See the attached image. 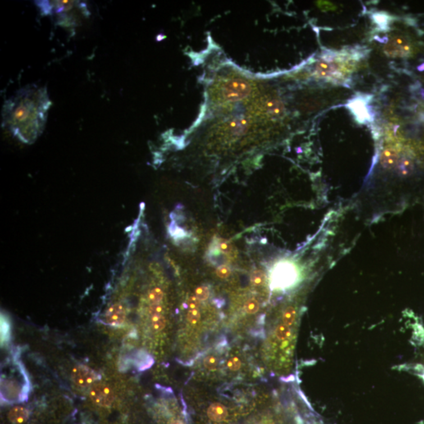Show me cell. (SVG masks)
Returning <instances> with one entry per match:
<instances>
[{
  "instance_id": "18",
  "label": "cell",
  "mask_w": 424,
  "mask_h": 424,
  "mask_svg": "<svg viewBox=\"0 0 424 424\" xmlns=\"http://www.w3.org/2000/svg\"><path fill=\"white\" fill-rule=\"evenodd\" d=\"M244 310L249 314H254V313L258 312V310H259V303L255 298L249 299L244 304Z\"/></svg>"
},
{
  "instance_id": "27",
  "label": "cell",
  "mask_w": 424,
  "mask_h": 424,
  "mask_svg": "<svg viewBox=\"0 0 424 424\" xmlns=\"http://www.w3.org/2000/svg\"><path fill=\"white\" fill-rule=\"evenodd\" d=\"M162 312L163 307L160 303H158V304H151L150 308H149V313H150L151 316L161 314Z\"/></svg>"
},
{
  "instance_id": "24",
  "label": "cell",
  "mask_w": 424,
  "mask_h": 424,
  "mask_svg": "<svg viewBox=\"0 0 424 424\" xmlns=\"http://www.w3.org/2000/svg\"><path fill=\"white\" fill-rule=\"evenodd\" d=\"M227 366L232 371H238L241 367V362L238 357H232L228 361Z\"/></svg>"
},
{
  "instance_id": "12",
  "label": "cell",
  "mask_w": 424,
  "mask_h": 424,
  "mask_svg": "<svg viewBox=\"0 0 424 424\" xmlns=\"http://www.w3.org/2000/svg\"><path fill=\"white\" fill-rule=\"evenodd\" d=\"M29 411L24 407H15L9 412L8 419L15 424H21L29 418Z\"/></svg>"
},
{
  "instance_id": "16",
  "label": "cell",
  "mask_w": 424,
  "mask_h": 424,
  "mask_svg": "<svg viewBox=\"0 0 424 424\" xmlns=\"http://www.w3.org/2000/svg\"><path fill=\"white\" fill-rule=\"evenodd\" d=\"M152 325L156 331H161L166 325V319L162 314L152 316Z\"/></svg>"
},
{
  "instance_id": "5",
  "label": "cell",
  "mask_w": 424,
  "mask_h": 424,
  "mask_svg": "<svg viewBox=\"0 0 424 424\" xmlns=\"http://www.w3.org/2000/svg\"><path fill=\"white\" fill-rule=\"evenodd\" d=\"M90 397L94 403L101 406H110L114 400L112 389L104 384H97L92 387Z\"/></svg>"
},
{
  "instance_id": "20",
  "label": "cell",
  "mask_w": 424,
  "mask_h": 424,
  "mask_svg": "<svg viewBox=\"0 0 424 424\" xmlns=\"http://www.w3.org/2000/svg\"><path fill=\"white\" fill-rule=\"evenodd\" d=\"M195 295L200 301H204L209 297V290L207 287L200 286L196 289Z\"/></svg>"
},
{
  "instance_id": "19",
  "label": "cell",
  "mask_w": 424,
  "mask_h": 424,
  "mask_svg": "<svg viewBox=\"0 0 424 424\" xmlns=\"http://www.w3.org/2000/svg\"><path fill=\"white\" fill-rule=\"evenodd\" d=\"M398 166L402 174H408L412 169V163L408 159H403L399 161Z\"/></svg>"
},
{
  "instance_id": "14",
  "label": "cell",
  "mask_w": 424,
  "mask_h": 424,
  "mask_svg": "<svg viewBox=\"0 0 424 424\" xmlns=\"http://www.w3.org/2000/svg\"><path fill=\"white\" fill-rule=\"evenodd\" d=\"M295 317H296V310H295V308L294 307H292V306L288 307L284 311V314H283V323H284L285 325L292 326L294 324L295 321Z\"/></svg>"
},
{
  "instance_id": "8",
  "label": "cell",
  "mask_w": 424,
  "mask_h": 424,
  "mask_svg": "<svg viewBox=\"0 0 424 424\" xmlns=\"http://www.w3.org/2000/svg\"><path fill=\"white\" fill-rule=\"evenodd\" d=\"M126 317V312L122 305H112L108 309L105 315V321L110 325H121Z\"/></svg>"
},
{
  "instance_id": "10",
  "label": "cell",
  "mask_w": 424,
  "mask_h": 424,
  "mask_svg": "<svg viewBox=\"0 0 424 424\" xmlns=\"http://www.w3.org/2000/svg\"><path fill=\"white\" fill-rule=\"evenodd\" d=\"M399 162L398 151L394 148H387L381 156V164L385 168H392Z\"/></svg>"
},
{
  "instance_id": "6",
  "label": "cell",
  "mask_w": 424,
  "mask_h": 424,
  "mask_svg": "<svg viewBox=\"0 0 424 424\" xmlns=\"http://www.w3.org/2000/svg\"><path fill=\"white\" fill-rule=\"evenodd\" d=\"M411 47L408 39L403 37H396L386 46L385 52L392 57H403L409 54Z\"/></svg>"
},
{
  "instance_id": "17",
  "label": "cell",
  "mask_w": 424,
  "mask_h": 424,
  "mask_svg": "<svg viewBox=\"0 0 424 424\" xmlns=\"http://www.w3.org/2000/svg\"><path fill=\"white\" fill-rule=\"evenodd\" d=\"M266 280V274L262 270H256L254 271L251 276V281L254 285H262Z\"/></svg>"
},
{
  "instance_id": "21",
  "label": "cell",
  "mask_w": 424,
  "mask_h": 424,
  "mask_svg": "<svg viewBox=\"0 0 424 424\" xmlns=\"http://www.w3.org/2000/svg\"><path fill=\"white\" fill-rule=\"evenodd\" d=\"M187 318L191 324H193V325L197 324L201 319V313H200L199 310H189L188 315H187Z\"/></svg>"
},
{
  "instance_id": "2",
  "label": "cell",
  "mask_w": 424,
  "mask_h": 424,
  "mask_svg": "<svg viewBox=\"0 0 424 424\" xmlns=\"http://www.w3.org/2000/svg\"><path fill=\"white\" fill-rule=\"evenodd\" d=\"M42 2L40 9L47 15L54 16L62 26H74L86 16V5L76 1Z\"/></svg>"
},
{
  "instance_id": "15",
  "label": "cell",
  "mask_w": 424,
  "mask_h": 424,
  "mask_svg": "<svg viewBox=\"0 0 424 424\" xmlns=\"http://www.w3.org/2000/svg\"><path fill=\"white\" fill-rule=\"evenodd\" d=\"M164 297V293L160 288H155L148 293V298L151 304H158Z\"/></svg>"
},
{
  "instance_id": "25",
  "label": "cell",
  "mask_w": 424,
  "mask_h": 424,
  "mask_svg": "<svg viewBox=\"0 0 424 424\" xmlns=\"http://www.w3.org/2000/svg\"><path fill=\"white\" fill-rule=\"evenodd\" d=\"M203 363H204L205 367L208 369H214L217 366L218 360L215 356H207V357H205Z\"/></svg>"
},
{
  "instance_id": "28",
  "label": "cell",
  "mask_w": 424,
  "mask_h": 424,
  "mask_svg": "<svg viewBox=\"0 0 424 424\" xmlns=\"http://www.w3.org/2000/svg\"><path fill=\"white\" fill-rule=\"evenodd\" d=\"M188 305L190 310H198L200 307V300L196 296H191L188 301Z\"/></svg>"
},
{
  "instance_id": "7",
  "label": "cell",
  "mask_w": 424,
  "mask_h": 424,
  "mask_svg": "<svg viewBox=\"0 0 424 424\" xmlns=\"http://www.w3.org/2000/svg\"><path fill=\"white\" fill-rule=\"evenodd\" d=\"M315 72L318 76L324 79H335L339 77V66L335 59L325 57L318 61Z\"/></svg>"
},
{
  "instance_id": "3",
  "label": "cell",
  "mask_w": 424,
  "mask_h": 424,
  "mask_svg": "<svg viewBox=\"0 0 424 424\" xmlns=\"http://www.w3.org/2000/svg\"><path fill=\"white\" fill-rule=\"evenodd\" d=\"M72 378L76 385L88 387L99 379L98 374L87 366H76L72 371Z\"/></svg>"
},
{
  "instance_id": "26",
  "label": "cell",
  "mask_w": 424,
  "mask_h": 424,
  "mask_svg": "<svg viewBox=\"0 0 424 424\" xmlns=\"http://www.w3.org/2000/svg\"><path fill=\"white\" fill-rule=\"evenodd\" d=\"M216 274H217V276L221 278V279H225V278H227L231 274V270H230V269L227 266H220L217 269V270H216Z\"/></svg>"
},
{
  "instance_id": "4",
  "label": "cell",
  "mask_w": 424,
  "mask_h": 424,
  "mask_svg": "<svg viewBox=\"0 0 424 424\" xmlns=\"http://www.w3.org/2000/svg\"><path fill=\"white\" fill-rule=\"evenodd\" d=\"M295 278L296 272L294 266L288 263L281 264L274 274V283L278 288L289 286L294 283Z\"/></svg>"
},
{
  "instance_id": "11",
  "label": "cell",
  "mask_w": 424,
  "mask_h": 424,
  "mask_svg": "<svg viewBox=\"0 0 424 424\" xmlns=\"http://www.w3.org/2000/svg\"><path fill=\"white\" fill-rule=\"evenodd\" d=\"M207 416L210 420H213L215 422H221L227 417V409L223 405L213 403L207 409Z\"/></svg>"
},
{
  "instance_id": "9",
  "label": "cell",
  "mask_w": 424,
  "mask_h": 424,
  "mask_svg": "<svg viewBox=\"0 0 424 424\" xmlns=\"http://www.w3.org/2000/svg\"><path fill=\"white\" fill-rule=\"evenodd\" d=\"M348 107L350 110L355 115L357 120L361 122H365L366 120H370V115L368 111L366 102L365 100L358 98L357 99L352 100L349 104Z\"/></svg>"
},
{
  "instance_id": "13",
  "label": "cell",
  "mask_w": 424,
  "mask_h": 424,
  "mask_svg": "<svg viewBox=\"0 0 424 424\" xmlns=\"http://www.w3.org/2000/svg\"><path fill=\"white\" fill-rule=\"evenodd\" d=\"M290 327L289 325H285L284 323H283L281 325H278L277 327L276 330H275L277 338L279 340H283V341L288 339L291 336V334H292Z\"/></svg>"
},
{
  "instance_id": "1",
  "label": "cell",
  "mask_w": 424,
  "mask_h": 424,
  "mask_svg": "<svg viewBox=\"0 0 424 424\" xmlns=\"http://www.w3.org/2000/svg\"><path fill=\"white\" fill-rule=\"evenodd\" d=\"M51 105L46 88L27 87L6 102L2 123L23 140H33L43 130Z\"/></svg>"
},
{
  "instance_id": "29",
  "label": "cell",
  "mask_w": 424,
  "mask_h": 424,
  "mask_svg": "<svg viewBox=\"0 0 424 424\" xmlns=\"http://www.w3.org/2000/svg\"><path fill=\"white\" fill-rule=\"evenodd\" d=\"M171 424H183V423L182 422V421H180V420H174V421H172V422H171Z\"/></svg>"
},
{
  "instance_id": "22",
  "label": "cell",
  "mask_w": 424,
  "mask_h": 424,
  "mask_svg": "<svg viewBox=\"0 0 424 424\" xmlns=\"http://www.w3.org/2000/svg\"><path fill=\"white\" fill-rule=\"evenodd\" d=\"M9 332H10V327H9L8 323L6 322L4 319H2V321H1V339H2V342H5L6 339H8Z\"/></svg>"
},
{
  "instance_id": "23",
  "label": "cell",
  "mask_w": 424,
  "mask_h": 424,
  "mask_svg": "<svg viewBox=\"0 0 424 424\" xmlns=\"http://www.w3.org/2000/svg\"><path fill=\"white\" fill-rule=\"evenodd\" d=\"M218 248L220 252L224 254H229L232 251V246L226 240H220L218 244Z\"/></svg>"
}]
</instances>
